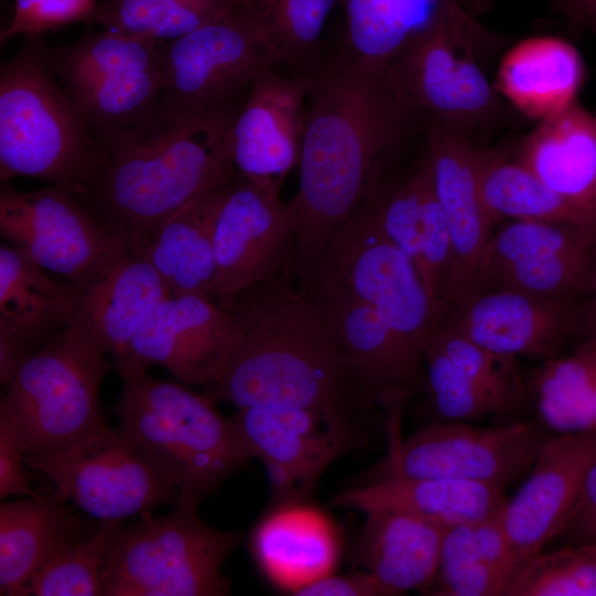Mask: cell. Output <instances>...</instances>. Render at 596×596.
Returning <instances> with one entry per match:
<instances>
[{"instance_id": "cell-2", "label": "cell", "mask_w": 596, "mask_h": 596, "mask_svg": "<svg viewBox=\"0 0 596 596\" xmlns=\"http://www.w3.org/2000/svg\"><path fill=\"white\" fill-rule=\"evenodd\" d=\"M231 316L233 341L206 395L238 408L287 407L356 421L379 406L299 290L295 274L214 299Z\"/></svg>"}, {"instance_id": "cell-43", "label": "cell", "mask_w": 596, "mask_h": 596, "mask_svg": "<svg viewBox=\"0 0 596 596\" xmlns=\"http://www.w3.org/2000/svg\"><path fill=\"white\" fill-rule=\"evenodd\" d=\"M97 4L96 0H13V15L0 41L40 38L76 22H93Z\"/></svg>"}, {"instance_id": "cell-15", "label": "cell", "mask_w": 596, "mask_h": 596, "mask_svg": "<svg viewBox=\"0 0 596 596\" xmlns=\"http://www.w3.org/2000/svg\"><path fill=\"white\" fill-rule=\"evenodd\" d=\"M595 267L596 241L581 230L509 220L493 231L464 295L510 290L546 300H577L589 295Z\"/></svg>"}, {"instance_id": "cell-27", "label": "cell", "mask_w": 596, "mask_h": 596, "mask_svg": "<svg viewBox=\"0 0 596 596\" xmlns=\"http://www.w3.org/2000/svg\"><path fill=\"white\" fill-rule=\"evenodd\" d=\"M508 497L503 488L447 478H394L348 487L332 504L364 514L400 512L446 530L497 517Z\"/></svg>"}, {"instance_id": "cell-46", "label": "cell", "mask_w": 596, "mask_h": 596, "mask_svg": "<svg viewBox=\"0 0 596 596\" xmlns=\"http://www.w3.org/2000/svg\"><path fill=\"white\" fill-rule=\"evenodd\" d=\"M296 596H387L368 572L329 574L298 590Z\"/></svg>"}, {"instance_id": "cell-23", "label": "cell", "mask_w": 596, "mask_h": 596, "mask_svg": "<svg viewBox=\"0 0 596 596\" xmlns=\"http://www.w3.org/2000/svg\"><path fill=\"white\" fill-rule=\"evenodd\" d=\"M73 284L56 280L20 249L0 246V382L77 313Z\"/></svg>"}, {"instance_id": "cell-14", "label": "cell", "mask_w": 596, "mask_h": 596, "mask_svg": "<svg viewBox=\"0 0 596 596\" xmlns=\"http://www.w3.org/2000/svg\"><path fill=\"white\" fill-rule=\"evenodd\" d=\"M301 220L295 198L234 171L214 223V298L296 273Z\"/></svg>"}, {"instance_id": "cell-20", "label": "cell", "mask_w": 596, "mask_h": 596, "mask_svg": "<svg viewBox=\"0 0 596 596\" xmlns=\"http://www.w3.org/2000/svg\"><path fill=\"white\" fill-rule=\"evenodd\" d=\"M311 75L273 68L262 74L223 143L227 163L243 178L281 190L299 163Z\"/></svg>"}, {"instance_id": "cell-6", "label": "cell", "mask_w": 596, "mask_h": 596, "mask_svg": "<svg viewBox=\"0 0 596 596\" xmlns=\"http://www.w3.org/2000/svg\"><path fill=\"white\" fill-rule=\"evenodd\" d=\"M113 368L78 313L24 360L0 403L15 423L24 457L64 450L107 427L99 390Z\"/></svg>"}, {"instance_id": "cell-7", "label": "cell", "mask_w": 596, "mask_h": 596, "mask_svg": "<svg viewBox=\"0 0 596 596\" xmlns=\"http://www.w3.org/2000/svg\"><path fill=\"white\" fill-rule=\"evenodd\" d=\"M295 276L375 309L424 373L423 349L436 317L416 266L386 237L365 205L299 255Z\"/></svg>"}, {"instance_id": "cell-33", "label": "cell", "mask_w": 596, "mask_h": 596, "mask_svg": "<svg viewBox=\"0 0 596 596\" xmlns=\"http://www.w3.org/2000/svg\"><path fill=\"white\" fill-rule=\"evenodd\" d=\"M423 355L422 416L426 424L511 415L531 405L526 380L522 376L492 375L456 366L428 343Z\"/></svg>"}, {"instance_id": "cell-34", "label": "cell", "mask_w": 596, "mask_h": 596, "mask_svg": "<svg viewBox=\"0 0 596 596\" xmlns=\"http://www.w3.org/2000/svg\"><path fill=\"white\" fill-rule=\"evenodd\" d=\"M342 45L336 52L353 60L389 65L453 3L471 14L490 0H341Z\"/></svg>"}, {"instance_id": "cell-19", "label": "cell", "mask_w": 596, "mask_h": 596, "mask_svg": "<svg viewBox=\"0 0 596 596\" xmlns=\"http://www.w3.org/2000/svg\"><path fill=\"white\" fill-rule=\"evenodd\" d=\"M296 283L332 333L364 394L385 411L387 427H401L404 406L421 392L424 373L375 309L337 289L297 278Z\"/></svg>"}, {"instance_id": "cell-21", "label": "cell", "mask_w": 596, "mask_h": 596, "mask_svg": "<svg viewBox=\"0 0 596 596\" xmlns=\"http://www.w3.org/2000/svg\"><path fill=\"white\" fill-rule=\"evenodd\" d=\"M577 300H546L510 290L469 292L448 305L436 323L491 351L549 360L579 330Z\"/></svg>"}, {"instance_id": "cell-9", "label": "cell", "mask_w": 596, "mask_h": 596, "mask_svg": "<svg viewBox=\"0 0 596 596\" xmlns=\"http://www.w3.org/2000/svg\"><path fill=\"white\" fill-rule=\"evenodd\" d=\"M485 40L472 14L453 3L390 62L392 79L426 124L467 137L497 113L499 100L479 63Z\"/></svg>"}, {"instance_id": "cell-35", "label": "cell", "mask_w": 596, "mask_h": 596, "mask_svg": "<svg viewBox=\"0 0 596 596\" xmlns=\"http://www.w3.org/2000/svg\"><path fill=\"white\" fill-rule=\"evenodd\" d=\"M517 573L500 513L445 532L438 570L427 592L435 596H505Z\"/></svg>"}, {"instance_id": "cell-28", "label": "cell", "mask_w": 596, "mask_h": 596, "mask_svg": "<svg viewBox=\"0 0 596 596\" xmlns=\"http://www.w3.org/2000/svg\"><path fill=\"white\" fill-rule=\"evenodd\" d=\"M56 490L0 504V594L24 596L31 579L85 535L84 521Z\"/></svg>"}, {"instance_id": "cell-11", "label": "cell", "mask_w": 596, "mask_h": 596, "mask_svg": "<svg viewBox=\"0 0 596 596\" xmlns=\"http://www.w3.org/2000/svg\"><path fill=\"white\" fill-rule=\"evenodd\" d=\"M164 43L105 29L62 46L41 40V56L67 88L95 137L130 127L162 100Z\"/></svg>"}, {"instance_id": "cell-32", "label": "cell", "mask_w": 596, "mask_h": 596, "mask_svg": "<svg viewBox=\"0 0 596 596\" xmlns=\"http://www.w3.org/2000/svg\"><path fill=\"white\" fill-rule=\"evenodd\" d=\"M583 79V61L572 44L535 36L508 51L496 86L524 115L543 120L575 103Z\"/></svg>"}, {"instance_id": "cell-39", "label": "cell", "mask_w": 596, "mask_h": 596, "mask_svg": "<svg viewBox=\"0 0 596 596\" xmlns=\"http://www.w3.org/2000/svg\"><path fill=\"white\" fill-rule=\"evenodd\" d=\"M236 0H103L93 22L167 43L209 23Z\"/></svg>"}, {"instance_id": "cell-17", "label": "cell", "mask_w": 596, "mask_h": 596, "mask_svg": "<svg viewBox=\"0 0 596 596\" xmlns=\"http://www.w3.org/2000/svg\"><path fill=\"white\" fill-rule=\"evenodd\" d=\"M233 419L266 468L272 507L305 502L326 468L354 441V421L330 413L246 407Z\"/></svg>"}, {"instance_id": "cell-31", "label": "cell", "mask_w": 596, "mask_h": 596, "mask_svg": "<svg viewBox=\"0 0 596 596\" xmlns=\"http://www.w3.org/2000/svg\"><path fill=\"white\" fill-rule=\"evenodd\" d=\"M355 560L386 590L427 594L437 570L444 528L400 512L365 514Z\"/></svg>"}, {"instance_id": "cell-41", "label": "cell", "mask_w": 596, "mask_h": 596, "mask_svg": "<svg viewBox=\"0 0 596 596\" xmlns=\"http://www.w3.org/2000/svg\"><path fill=\"white\" fill-rule=\"evenodd\" d=\"M121 521L102 522L91 534L67 546L29 583L26 595H103L100 573L109 544Z\"/></svg>"}, {"instance_id": "cell-18", "label": "cell", "mask_w": 596, "mask_h": 596, "mask_svg": "<svg viewBox=\"0 0 596 596\" xmlns=\"http://www.w3.org/2000/svg\"><path fill=\"white\" fill-rule=\"evenodd\" d=\"M233 341L230 313L214 299L169 295L146 318L115 365L121 379L160 365L187 385L213 386Z\"/></svg>"}, {"instance_id": "cell-37", "label": "cell", "mask_w": 596, "mask_h": 596, "mask_svg": "<svg viewBox=\"0 0 596 596\" xmlns=\"http://www.w3.org/2000/svg\"><path fill=\"white\" fill-rule=\"evenodd\" d=\"M538 421L550 432L596 430V342L584 339L564 356L545 360L526 379Z\"/></svg>"}, {"instance_id": "cell-36", "label": "cell", "mask_w": 596, "mask_h": 596, "mask_svg": "<svg viewBox=\"0 0 596 596\" xmlns=\"http://www.w3.org/2000/svg\"><path fill=\"white\" fill-rule=\"evenodd\" d=\"M480 188L497 225L504 219L568 225L596 241V220L549 189L518 161L480 148Z\"/></svg>"}, {"instance_id": "cell-49", "label": "cell", "mask_w": 596, "mask_h": 596, "mask_svg": "<svg viewBox=\"0 0 596 596\" xmlns=\"http://www.w3.org/2000/svg\"><path fill=\"white\" fill-rule=\"evenodd\" d=\"M595 28H596V24H595Z\"/></svg>"}, {"instance_id": "cell-10", "label": "cell", "mask_w": 596, "mask_h": 596, "mask_svg": "<svg viewBox=\"0 0 596 596\" xmlns=\"http://www.w3.org/2000/svg\"><path fill=\"white\" fill-rule=\"evenodd\" d=\"M279 61L243 0L177 40L164 43L161 105L235 118L256 79ZM281 70V68H280Z\"/></svg>"}, {"instance_id": "cell-1", "label": "cell", "mask_w": 596, "mask_h": 596, "mask_svg": "<svg viewBox=\"0 0 596 596\" xmlns=\"http://www.w3.org/2000/svg\"><path fill=\"white\" fill-rule=\"evenodd\" d=\"M423 118L389 65L332 52L311 74L294 195L298 256L344 223L398 168Z\"/></svg>"}, {"instance_id": "cell-47", "label": "cell", "mask_w": 596, "mask_h": 596, "mask_svg": "<svg viewBox=\"0 0 596 596\" xmlns=\"http://www.w3.org/2000/svg\"><path fill=\"white\" fill-rule=\"evenodd\" d=\"M558 10L575 26L596 24V0H556Z\"/></svg>"}, {"instance_id": "cell-44", "label": "cell", "mask_w": 596, "mask_h": 596, "mask_svg": "<svg viewBox=\"0 0 596 596\" xmlns=\"http://www.w3.org/2000/svg\"><path fill=\"white\" fill-rule=\"evenodd\" d=\"M24 455L15 423L0 405V498L10 496L36 497L24 468Z\"/></svg>"}, {"instance_id": "cell-13", "label": "cell", "mask_w": 596, "mask_h": 596, "mask_svg": "<svg viewBox=\"0 0 596 596\" xmlns=\"http://www.w3.org/2000/svg\"><path fill=\"white\" fill-rule=\"evenodd\" d=\"M24 462L100 522L142 515L179 500L175 487L121 426H107L61 451L24 457Z\"/></svg>"}, {"instance_id": "cell-30", "label": "cell", "mask_w": 596, "mask_h": 596, "mask_svg": "<svg viewBox=\"0 0 596 596\" xmlns=\"http://www.w3.org/2000/svg\"><path fill=\"white\" fill-rule=\"evenodd\" d=\"M515 161L596 220V117L574 103L541 120Z\"/></svg>"}, {"instance_id": "cell-40", "label": "cell", "mask_w": 596, "mask_h": 596, "mask_svg": "<svg viewBox=\"0 0 596 596\" xmlns=\"http://www.w3.org/2000/svg\"><path fill=\"white\" fill-rule=\"evenodd\" d=\"M505 596H596V544H565L530 558Z\"/></svg>"}, {"instance_id": "cell-38", "label": "cell", "mask_w": 596, "mask_h": 596, "mask_svg": "<svg viewBox=\"0 0 596 596\" xmlns=\"http://www.w3.org/2000/svg\"><path fill=\"white\" fill-rule=\"evenodd\" d=\"M255 17L280 68L311 75L328 58L323 30L341 0H243Z\"/></svg>"}, {"instance_id": "cell-25", "label": "cell", "mask_w": 596, "mask_h": 596, "mask_svg": "<svg viewBox=\"0 0 596 596\" xmlns=\"http://www.w3.org/2000/svg\"><path fill=\"white\" fill-rule=\"evenodd\" d=\"M73 285L77 313L102 341L114 365L149 313L171 295L146 253L124 242Z\"/></svg>"}, {"instance_id": "cell-4", "label": "cell", "mask_w": 596, "mask_h": 596, "mask_svg": "<svg viewBox=\"0 0 596 596\" xmlns=\"http://www.w3.org/2000/svg\"><path fill=\"white\" fill-rule=\"evenodd\" d=\"M30 38L0 70V175L31 177L79 198L100 146L76 100Z\"/></svg>"}, {"instance_id": "cell-12", "label": "cell", "mask_w": 596, "mask_h": 596, "mask_svg": "<svg viewBox=\"0 0 596 596\" xmlns=\"http://www.w3.org/2000/svg\"><path fill=\"white\" fill-rule=\"evenodd\" d=\"M547 430L539 421L492 427L459 421L427 423L407 437H390L386 455L353 486L394 478H447L504 489L528 475L552 436Z\"/></svg>"}, {"instance_id": "cell-8", "label": "cell", "mask_w": 596, "mask_h": 596, "mask_svg": "<svg viewBox=\"0 0 596 596\" xmlns=\"http://www.w3.org/2000/svg\"><path fill=\"white\" fill-rule=\"evenodd\" d=\"M199 504L179 501L168 514L121 524L104 558L103 596L226 595L222 568L242 533L209 525Z\"/></svg>"}, {"instance_id": "cell-42", "label": "cell", "mask_w": 596, "mask_h": 596, "mask_svg": "<svg viewBox=\"0 0 596 596\" xmlns=\"http://www.w3.org/2000/svg\"><path fill=\"white\" fill-rule=\"evenodd\" d=\"M421 227L415 266L438 320L450 302L455 276V252L445 215L435 193L433 174L425 196Z\"/></svg>"}, {"instance_id": "cell-5", "label": "cell", "mask_w": 596, "mask_h": 596, "mask_svg": "<svg viewBox=\"0 0 596 596\" xmlns=\"http://www.w3.org/2000/svg\"><path fill=\"white\" fill-rule=\"evenodd\" d=\"M120 425L179 491L200 503L254 458L233 417L216 402L147 371L123 377Z\"/></svg>"}, {"instance_id": "cell-24", "label": "cell", "mask_w": 596, "mask_h": 596, "mask_svg": "<svg viewBox=\"0 0 596 596\" xmlns=\"http://www.w3.org/2000/svg\"><path fill=\"white\" fill-rule=\"evenodd\" d=\"M425 141L435 193L455 252L451 302L467 291L496 224L481 194L480 148L436 124L425 125Z\"/></svg>"}, {"instance_id": "cell-16", "label": "cell", "mask_w": 596, "mask_h": 596, "mask_svg": "<svg viewBox=\"0 0 596 596\" xmlns=\"http://www.w3.org/2000/svg\"><path fill=\"white\" fill-rule=\"evenodd\" d=\"M0 234L47 272L75 284L123 242L74 194L47 187L3 188Z\"/></svg>"}, {"instance_id": "cell-48", "label": "cell", "mask_w": 596, "mask_h": 596, "mask_svg": "<svg viewBox=\"0 0 596 596\" xmlns=\"http://www.w3.org/2000/svg\"><path fill=\"white\" fill-rule=\"evenodd\" d=\"M579 330L583 332L584 339L596 342V301L588 300L583 306Z\"/></svg>"}, {"instance_id": "cell-26", "label": "cell", "mask_w": 596, "mask_h": 596, "mask_svg": "<svg viewBox=\"0 0 596 596\" xmlns=\"http://www.w3.org/2000/svg\"><path fill=\"white\" fill-rule=\"evenodd\" d=\"M248 545L267 579L292 595L333 573L341 552L332 520L306 501L272 507L252 530Z\"/></svg>"}, {"instance_id": "cell-22", "label": "cell", "mask_w": 596, "mask_h": 596, "mask_svg": "<svg viewBox=\"0 0 596 596\" xmlns=\"http://www.w3.org/2000/svg\"><path fill=\"white\" fill-rule=\"evenodd\" d=\"M595 461L596 430L555 434L543 445L500 512L517 572L557 538Z\"/></svg>"}, {"instance_id": "cell-45", "label": "cell", "mask_w": 596, "mask_h": 596, "mask_svg": "<svg viewBox=\"0 0 596 596\" xmlns=\"http://www.w3.org/2000/svg\"><path fill=\"white\" fill-rule=\"evenodd\" d=\"M556 539L564 544H596V461L587 471L576 503Z\"/></svg>"}, {"instance_id": "cell-29", "label": "cell", "mask_w": 596, "mask_h": 596, "mask_svg": "<svg viewBox=\"0 0 596 596\" xmlns=\"http://www.w3.org/2000/svg\"><path fill=\"white\" fill-rule=\"evenodd\" d=\"M234 170L221 174L177 211L145 249L171 295L214 298V223Z\"/></svg>"}, {"instance_id": "cell-3", "label": "cell", "mask_w": 596, "mask_h": 596, "mask_svg": "<svg viewBox=\"0 0 596 596\" xmlns=\"http://www.w3.org/2000/svg\"><path fill=\"white\" fill-rule=\"evenodd\" d=\"M234 119L159 104L130 127L96 137L99 166L78 199L113 235L145 252L164 222L230 166L222 143Z\"/></svg>"}]
</instances>
